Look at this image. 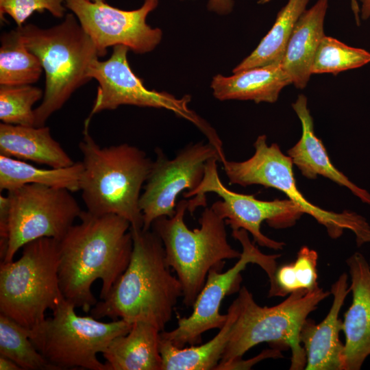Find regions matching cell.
<instances>
[{"label": "cell", "instance_id": "obj_1", "mask_svg": "<svg viewBox=\"0 0 370 370\" xmlns=\"http://www.w3.org/2000/svg\"><path fill=\"white\" fill-rule=\"evenodd\" d=\"M79 218L59 241L58 278L64 297L89 312L97 303L93 282L101 280L103 299L130 263L133 238L130 222L118 215L82 210Z\"/></svg>", "mask_w": 370, "mask_h": 370}, {"label": "cell", "instance_id": "obj_2", "mask_svg": "<svg viewBox=\"0 0 370 370\" xmlns=\"http://www.w3.org/2000/svg\"><path fill=\"white\" fill-rule=\"evenodd\" d=\"M131 232L130 263L108 295L91 308L90 315L130 323L143 321L162 332L182 297V284L166 263L160 238L151 230L131 227Z\"/></svg>", "mask_w": 370, "mask_h": 370}, {"label": "cell", "instance_id": "obj_3", "mask_svg": "<svg viewBox=\"0 0 370 370\" xmlns=\"http://www.w3.org/2000/svg\"><path fill=\"white\" fill-rule=\"evenodd\" d=\"M88 129L84 127L79 144L84 166L79 190L87 211L116 214L127 220L131 227L143 228L140 198L153 160L127 143L101 147Z\"/></svg>", "mask_w": 370, "mask_h": 370}, {"label": "cell", "instance_id": "obj_4", "mask_svg": "<svg viewBox=\"0 0 370 370\" xmlns=\"http://www.w3.org/2000/svg\"><path fill=\"white\" fill-rule=\"evenodd\" d=\"M330 295V291L319 286L310 291H295L275 306H261L247 287L242 286L235 299L237 311L228 343L215 370H226L262 343L278 350L290 349V369H305L306 357L299 338L301 327L308 315Z\"/></svg>", "mask_w": 370, "mask_h": 370}, {"label": "cell", "instance_id": "obj_5", "mask_svg": "<svg viewBox=\"0 0 370 370\" xmlns=\"http://www.w3.org/2000/svg\"><path fill=\"white\" fill-rule=\"evenodd\" d=\"M188 201L180 200L171 217H161L151 227L161 239L167 264L175 272L183 289V304L192 308L209 271L222 269L225 260L241 252L228 243L225 221L212 207H204L199 227L190 230L184 221Z\"/></svg>", "mask_w": 370, "mask_h": 370}, {"label": "cell", "instance_id": "obj_6", "mask_svg": "<svg viewBox=\"0 0 370 370\" xmlns=\"http://www.w3.org/2000/svg\"><path fill=\"white\" fill-rule=\"evenodd\" d=\"M17 29L45 71L43 99L34 109L35 127H42L77 88L90 80L88 69L99 56L74 14H67L62 23L50 28L27 24Z\"/></svg>", "mask_w": 370, "mask_h": 370}, {"label": "cell", "instance_id": "obj_7", "mask_svg": "<svg viewBox=\"0 0 370 370\" xmlns=\"http://www.w3.org/2000/svg\"><path fill=\"white\" fill-rule=\"evenodd\" d=\"M22 248L18 260L1 262L0 313L31 330L65 299L58 278L59 241L40 238Z\"/></svg>", "mask_w": 370, "mask_h": 370}, {"label": "cell", "instance_id": "obj_8", "mask_svg": "<svg viewBox=\"0 0 370 370\" xmlns=\"http://www.w3.org/2000/svg\"><path fill=\"white\" fill-rule=\"evenodd\" d=\"M75 305L64 299L28 336L56 370H106L97 358L116 336L126 334L133 323L123 319L106 323L92 316H79Z\"/></svg>", "mask_w": 370, "mask_h": 370}, {"label": "cell", "instance_id": "obj_9", "mask_svg": "<svg viewBox=\"0 0 370 370\" xmlns=\"http://www.w3.org/2000/svg\"><path fill=\"white\" fill-rule=\"evenodd\" d=\"M254 147L255 152L249 159L221 163L230 184L241 186L261 185L278 189L323 225L328 235L337 238L345 230L352 231L358 247L370 243V225L362 216L352 211L340 213L328 211L310 202L297 188L293 171V163L276 143L268 145L267 136H259Z\"/></svg>", "mask_w": 370, "mask_h": 370}, {"label": "cell", "instance_id": "obj_10", "mask_svg": "<svg viewBox=\"0 0 370 370\" xmlns=\"http://www.w3.org/2000/svg\"><path fill=\"white\" fill-rule=\"evenodd\" d=\"M216 158L206 164L204 177L196 189L184 193L188 200L187 210L193 214L199 207H206V194L214 193L221 200L212 204L214 210L225 219L232 231L245 230L259 246L274 250L282 249L285 243L273 240L261 232L264 221L271 227L283 229L294 225L305 214L304 210L291 199L262 201L252 195L238 193L228 189L221 181Z\"/></svg>", "mask_w": 370, "mask_h": 370}, {"label": "cell", "instance_id": "obj_11", "mask_svg": "<svg viewBox=\"0 0 370 370\" xmlns=\"http://www.w3.org/2000/svg\"><path fill=\"white\" fill-rule=\"evenodd\" d=\"M232 236L241 243L243 251L236 264L226 271L212 269L207 276L202 289L193 306L188 317H180L177 326L170 331L160 332V336L177 347L201 343L204 332L221 329L227 319V314L220 313L224 298L241 289V272L249 264H256L268 275L269 282L277 269L276 260L280 254H265L249 239L248 232L243 229L232 231Z\"/></svg>", "mask_w": 370, "mask_h": 370}, {"label": "cell", "instance_id": "obj_12", "mask_svg": "<svg viewBox=\"0 0 370 370\" xmlns=\"http://www.w3.org/2000/svg\"><path fill=\"white\" fill-rule=\"evenodd\" d=\"M9 204L8 247L1 262L13 260L25 244L40 238L60 241L82 210L65 188L28 184L7 192Z\"/></svg>", "mask_w": 370, "mask_h": 370}, {"label": "cell", "instance_id": "obj_13", "mask_svg": "<svg viewBox=\"0 0 370 370\" xmlns=\"http://www.w3.org/2000/svg\"><path fill=\"white\" fill-rule=\"evenodd\" d=\"M128 49L127 47L122 45H115L109 59L100 61L97 58L90 64L88 77L90 79H95L99 86L84 127H88L94 114L106 110H114L121 105L164 108L194 123L210 143L217 142L219 137L214 130L188 108L190 96L177 99L167 92L149 90L145 88L141 79L130 66L127 59Z\"/></svg>", "mask_w": 370, "mask_h": 370}, {"label": "cell", "instance_id": "obj_14", "mask_svg": "<svg viewBox=\"0 0 370 370\" xmlns=\"http://www.w3.org/2000/svg\"><path fill=\"white\" fill-rule=\"evenodd\" d=\"M155 153L140 198L144 230H151L158 218L174 215L177 196L185 190L193 191L197 188L210 159L222 162L226 158L212 143L203 141L186 145L173 159H169L159 147Z\"/></svg>", "mask_w": 370, "mask_h": 370}, {"label": "cell", "instance_id": "obj_15", "mask_svg": "<svg viewBox=\"0 0 370 370\" xmlns=\"http://www.w3.org/2000/svg\"><path fill=\"white\" fill-rule=\"evenodd\" d=\"M64 1L94 42L99 57L106 54L108 47L118 45L136 53H148L161 41L162 30L146 23L149 13L158 5V0H145L140 8L132 11L110 6L105 1Z\"/></svg>", "mask_w": 370, "mask_h": 370}, {"label": "cell", "instance_id": "obj_16", "mask_svg": "<svg viewBox=\"0 0 370 370\" xmlns=\"http://www.w3.org/2000/svg\"><path fill=\"white\" fill-rule=\"evenodd\" d=\"M346 262L352 302L343 321V370H359L370 356V266L359 252L353 254Z\"/></svg>", "mask_w": 370, "mask_h": 370}, {"label": "cell", "instance_id": "obj_17", "mask_svg": "<svg viewBox=\"0 0 370 370\" xmlns=\"http://www.w3.org/2000/svg\"><path fill=\"white\" fill-rule=\"evenodd\" d=\"M348 275L344 273L332 285L333 301L325 317L319 323L307 319L299 334L304 349L306 370H343L344 344L339 338L343 321L339 313L350 292Z\"/></svg>", "mask_w": 370, "mask_h": 370}, {"label": "cell", "instance_id": "obj_18", "mask_svg": "<svg viewBox=\"0 0 370 370\" xmlns=\"http://www.w3.org/2000/svg\"><path fill=\"white\" fill-rule=\"evenodd\" d=\"M292 107L301 124L300 139L287 151L293 163L308 179L315 180L318 175L328 178L347 188L363 203L370 205V193L353 183L334 166L321 140L315 135L306 97L299 95Z\"/></svg>", "mask_w": 370, "mask_h": 370}, {"label": "cell", "instance_id": "obj_19", "mask_svg": "<svg viewBox=\"0 0 370 370\" xmlns=\"http://www.w3.org/2000/svg\"><path fill=\"white\" fill-rule=\"evenodd\" d=\"M328 0H318L306 10L296 22L282 60L284 71L291 83L298 88L306 86L311 73L314 58L325 36L323 23Z\"/></svg>", "mask_w": 370, "mask_h": 370}, {"label": "cell", "instance_id": "obj_20", "mask_svg": "<svg viewBox=\"0 0 370 370\" xmlns=\"http://www.w3.org/2000/svg\"><path fill=\"white\" fill-rule=\"evenodd\" d=\"M291 84L280 62L234 73L229 77L218 74L213 77L211 88L214 97L221 101L275 103L281 90Z\"/></svg>", "mask_w": 370, "mask_h": 370}, {"label": "cell", "instance_id": "obj_21", "mask_svg": "<svg viewBox=\"0 0 370 370\" xmlns=\"http://www.w3.org/2000/svg\"><path fill=\"white\" fill-rule=\"evenodd\" d=\"M0 155L29 160L51 168H62L74 162L51 135L47 126L0 124Z\"/></svg>", "mask_w": 370, "mask_h": 370}, {"label": "cell", "instance_id": "obj_22", "mask_svg": "<svg viewBox=\"0 0 370 370\" xmlns=\"http://www.w3.org/2000/svg\"><path fill=\"white\" fill-rule=\"evenodd\" d=\"M160 332L136 321L126 334L114 338L102 352L106 370H162Z\"/></svg>", "mask_w": 370, "mask_h": 370}, {"label": "cell", "instance_id": "obj_23", "mask_svg": "<svg viewBox=\"0 0 370 370\" xmlns=\"http://www.w3.org/2000/svg\"><path fill=\"white\" fill-rule=\"evenodd\" d=\"M236 301L229 306L227 319L218 333L204 344L177 347L160 336L162 370H215L220 362L236 318Z\"/></svg>", "mask_w": 370, "mask_h": 370}, {"label": "cell", "instance_id": "obj_24", "mask_svg": "<svg viewBox=\"0 0 370 370\" xmlns=\"http://www.w3.org/2000/svg\"><path fill=\"white\" fill-rule=\"evenodd\" d=\"M84 170L82 162L62 168L41 169L24 160L0 155V190L10 191L28 184L65 188L80 189Z\"/></svg>", "mask_w": 370, "mask_h": 370}, {"label": "cell", "instance_id": "obj_25", "mask_svg": "<svg viewBox=\"0 0 370 370\" xmlns=\"http://www.w3.org/2000/svg\"><path fill=\"white\" fill-rule=\"evenodd\" d=\"M309 0H288L278 12L275 21L255 50L234 69L233 73L280 62L298 18Z\"/></svg>", "mask_w": 370, "mask_h": 370}, {"label": "cell", "instance_id": "obj_26", "mask_svg": "<svg viewBox=\"0 0 370 370\" xmlns=\"http://www.w3.org/2000/svg\"><path fill=\"white\" fill-rule=\"evenodd\" d=\"M42 70L39 59L26 47L17 28L1 35V86L31 85L39 79Z\"/></svg>", "mask_w": 370, "mask_h": 370}, {"label": "cell", "instance_id": "obj_27", "mask_svg": "<svg viewBox=\"0 0 370 370\" xmlns=\"http://www.w3.org/2000/svg\"><path fill=\"white\" fill-rule=\"evenodd\" d=\"M317 262L315 250L301 247L294 262L277 267L269 282L268 297H285L299 290L310 291L319 287Z\"/></svg>", "mask_w": 370, "mask_h": 370}, {"label": "cell", "instance_id": "obj_28", "mask_svg": "<svg viewBox=\"0 0 370 370\" xmlns=\"http://www.w3.org/2000/svg\"><path fill=\"white\" fill-rule=\"evenodd\" d=\"M0 355L11 359L23 370H56L35 347L27 330L1 313Z\"/></svg>", "mask_w": 370, "mask_h": 370}, {"label": "cell", "instance_id": "obj_29", "mask_svg": "<svg viewBox=\"0 0 370 370\" xmlns=\"http://www.w3.org/2000/svg\"><path fill=\"white\" fill-rule=\"evenodd\" d=\"M370 62V52L348 46L330 36H324L317 50L312 74L332 73L356 69Z\"/></svg>", "mask_w": 370, "mask_h": 370}, {"label": "cell", "instance_id": "obj_30", "mask_svg": "<svg viewBox=\"0 0 370 370\" xmlns=\"http://www.w3.org/2000/svg\"><path fill=\"white\" fill-rule=\"evenodd\" d=\"M44 95L42 90L31 85L1 86L0 119L3 123L35 126L33 105Z\"/></svg>", "mask_w": 370, "mask_h": 370}, {"label": "cell", "instance_id": "obj_31", "mask_svg": "<svg viewBox=\"0 0 370 370\" xmlns=\"http://www.w3.org/2000/svg\"><path fill=\"white\" fill-rule=\"evenodd\" d=\"M64 0H0L1 20L8 14L21 27L26 20L35 12L42 13L45 10L53 16L61 18L64 15L66 8Z\"/></svg>", "mask_w": 370, "mask_h": 370}, {"label": "cell", "instance_id": "obj_32", "mask_svg": "<svg viewBox=\"0 0 370 370\" xmlns=\"http://www.w3.org/2000/svg\"><path fill=\"white\" fill-rule=\"evenodd\" d=\"M208 9L218 14H227L233 7L232 0H210L208 5Z\"/></svg>", "mask_w": 370, "mask_h": 370}, {"label": "cell", "instance_id": "obj_33", "mask_svg": "<svg viewBox=\"0 0 370 370\" xmlns=\"http://www.w3.org/2000/svg\"><path fill=\"white\" fill-rule=\"evenodd\" d=\"M1 370H20V367L11 359L0 355Z\"/></svg>", "mask_w": 370, "mask_h": 370}, {"label": "cell", "instance_id": "obj_34", "mask_svg": "<svg viewBox=\"0 0 370 370\" xmlns=\"http://www.w3.org/2000/svg\"><path fill=\"white\" fill-rule=\"evenodd\" d=\"M360 3V18L367 20L370 18V0H358Z\"/></svg>", "mask_w": 370, "mask_h": 370}, {"label": "cell", "instance_id": "obj_35", "mask_svg": "<svg viewBox=\"0 0 370 370\" xmlns=\"http://www.w3.org/2000/svg\"><path fill=\"white\" fill-rule=\"evenodd\" d=\"M269 0H260V3H265ZM352 10L354 12L357 25L360 24V6L357 0H351Z\"/></svg>", "mask_w": 370, "mask_h": 370}, {"label": "cell", "instance_id": "obj_36", "mask_svg": "<svg viewBox=\"0 0 370 370\" xmlns=\"http://www.w3.org/2000/svg\"><path fill=\"white\" fill-rule=\"evenodd\" d=\"M94 2L104 1V0H88Z\"/></svg>", "mask_w": 370, "mask_h": 370}, {"label": "cell", "instance_id": "obj_37", "mask_svg": "<svg viewBox=\"0 0 370 370\" xmlns=\"http://www.w3.org/2000/svg\"><path fill=\"white\" fill-rule=\"evenodd\" d=\"M369 266H370V262H369Z\"/></svg>", "mask_w": 370, "mask_h": 370}]
</instances>
